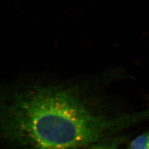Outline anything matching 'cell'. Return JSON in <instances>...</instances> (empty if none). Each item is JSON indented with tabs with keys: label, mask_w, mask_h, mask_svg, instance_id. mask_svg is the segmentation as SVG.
Listing matches in <instances>:
<instances>
[{
	"label": "cell",
	"mask_w": 149,
	"mask_h": 149,
	"mask_svg": "<svg viewBox=\"0 0 149 149\" xmlns=\"http://www.w3.org/2000/svg\"><path fill=\"white\" fill-rule=\"evenodd\" d=\"M102 74L89 79H26L1 92L5 149H85L114 138L130 118L111 112Z\"/></svg>",
	"instance_id": "cell-1"
},
{
	"label": "cell",
	"mask_w": 149,
	"mask_h": 149,
	"mask_svg": "<svg viewBox=\"0 0 149 149\" xmlns=\"http://www.w3.org/2000/svg\"><path fill=\"white\" fill-rule=\"evenodd\" d=\"M123 140L124 139L121 137H114L92 145L85 149H118Z\"/></svg>",
	"instance_id": "cell-2"
},
{
	"label": "cell",
	"mask_w": 149,
	"mask_h": 149,
	"mask_svg": "<svg viewBox=\"0 0 149 149\" xmlns=\"http://www.w3.org/2000/svg\"><path fill=\"white\" fill-rule=\"evenodd\" d=\"M129 149H149V132L134 139L130 144Z\"/></svg>",
	"instance_id": "cell-3"
}]
</instances>
